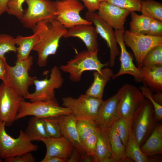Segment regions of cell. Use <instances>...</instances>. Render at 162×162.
I'll return each instance as SVG.
<instances>
[{"label": "cell", "mask_w": 162, "mask_h": 162, "mask_svg": "<svg viewBox=\"0 0 162 162\" xmlns=\"http://www.w3.org/2000/svg\"><path fill=\"white\" fill-rule=\"evenodd\" d=\"M67 31V28L55 19L42 21L40 39L32 50L38 53L37 64L39 67L46 66L49 56L56 54L60 39Z\"/></svg>", "instance_id": "cell-1"}, {"label": "cell", "mask_w": 162, "mask_h": 162, "mask_svg": "<svg viewBox=\"0 0 162 162\" xmlns=\"http://www.w3.org/2000/svg\"><path fill=\"white\" fill-rule=\"evenodd\" d=\"M98 51L91 52L87 50L81 51L59 68L61 71L69 74L71 81L79 82L84 72L91 70L100 72L109 64V63H102L99 60L98 57Z\"/></svg>", "instance_id": "cell-2"}, {"label": "cell", "mask_w": 162, "mask_h": 162, "mask_svg": "<svg viewBox=\"0 0 162 162\" xmlns=\"http://www.w3.org/2000/svg\"><path fill=\"white\" fill-rule=\"evenodd\" d=\"M33 59L29 56L23 60L17 59L14 66L6 63L7 84L13 89L24 99L29 93L28 88L34 84L35 76H30L28 74L33 64Z\"/></svg>", "instance_id": "cell-3"}, {"label": "cell", "mask_w": 162, "mask_h": 162, "mask_svg": "<svg viewBox=\"0 0 162 162\" xmlns=\"http://www.w3.org/2000/svg\"><path fill=\"white\" fill-rule=\"evenodd\" d=\"M5 123L0 122V158L5 159L36 151L38 146L32 142L24 131L21 130L16 138L12 137L6 132Z\"/></svg>", "instance_id": "cell-4"}, {"label": "cell", "mask_w": 162, "mask_h": 162, "mask_svg": "<svg viewBox=\"0 0 162 162\" xmlns=\"http://www.w3.org/2000/svg\"><path fill=\"white\" fill-rule=\"evenodd\" d=\"M72 113L68 109L60 106L56 98L46 101L34 102L21 101L16 120L27 116L41 118L57 117Z\"/></svg>", "instance_id": "cell-5"}, {"label": "cell", "mask_w": 162, "mask_h": 162, "mask_svg": "<svg viewBox=\"0 0 162 162\" xmlns=\"http://www.w3.org/2000/svg\"><path fill=\"white\" fill-rule=\"evenodd\" d=\"M63 107L69 109L77 120L91 121L96 122L98 110L103 100L81 95L78 98L70 96L62 98Z\"/></svg>", "instance_id": "cell-6"}, {"label": "cell", "mask_w": 162, "mask_h": 162, "mask_svg": "<svg viewBox=\"0 0 162 162\" xmlns=\"http://www.w3.org/2000/svg\"><path fill=\"white\" fill-rule=\"evenodd\" d=\"M150 101L145 99L133 119L132 130L140 147L158 123Z\"/></svg>", "instance_id": "cell-7"}, {"label": "cell", "mask_w": 162, "mask_h": 162, "mask_svg": "<svg viewBox=\"0 0 162 162\" xmlns=\"http://www.w3.org/2000/svg\"><path fill=\"white\" fill-rule=\"evenodd\" d=\"M27 8L20 20L25 28L32 29L39 22L55 19V2L50 0H26Z\"/></svg>", "instance_id": "cell-8"}, {"label": "cell", "mask_w": 162, "mask_h": 162, "mask_svg": "<svg viewBox=\"0 0 162 162\" xmlns=\"http://www.w3.org/2000/svg\"><path fill=\"white\" fill-rule=\"evenodd\" d=\"M64 79L59 67L54 66L51 69L50 77L46 76L42 80L36 79L34 84V92L29 93L25 99L32 102L46 101L55 98V90L61 88Z\"/></svg>", "instance_id": "cell-9"}, {"label": "cell", "mask_w": 162, "mask_h": 162, "mask_svg": "<svg viewBox=\"0 0 162 162\" xmlns=\"http://www.w3.org/2000/svg\"><path fill=\"white\" fill-rule=\"evenodd\" d=\"M118 90L119 94L117 106L118 116L119 118L133 119L145 97L133 85L125 84Z\"/></svg>", "instance_id": "cell-10"}, {"label": "cell", "mask_w": 162, "mask_h": 162, "mask_svg": "<svg viewBox=\"0 0 162 162\" xmlns=\"http://www.w3.org/2000/svg\"><path fill=\"white\" fill-rule=\"evenodd\" d=\"M123 40L125 45L132 51L138 67L142 65L144 58L152 49L162 44V37L132 32L130 30H124Z\"/></svg>", "instance_id": "cell-11"}, {"label": "cell", "mask_w": 162, "mask_h": 162, "mask_svg": "<svg viewBox=\"0 0 162 162\" xmlns=\"http://www.w3.org/2000/svg\"><path fill=\"white\" fill-rule=\"evenodd\" d=\"M55 2V19L66 28H70L80 24H92L80 15L84 7L78 0H56Z\"/></svg>", "instance_id": "cell-12"}, {"label": "cell", "mask_w": 162, "mask_h": 162, "mask_svg": "<svg viewBox=\"0 0 162 162\" xmlns=\"http://www.w3.org/2000/svg\"><path fill=\"white\" fill-rule=\"evenodd\" d=\"M24 98L15 90L3 82L0 85V122L6 126L12 125L16 118L21 101Z\"/></svg>", "instance_id": "cell-13"}, {"label": "cell", "mask_w": 162, "mask_h": 162, "mask_svg": "<svg viewBox=\"0 0 162 162\" xmlns=\"http://www.w3.org/2000/svg\"><path fill=\"white\" fill-rule=\"evenodd\" d=\"M85 19L95 26L98 34L106 41L110 49L109 64L113 67L116 57L120 53L118 43L113 28L99 16L98 13L88 11L85 14Z\"/></svg>", "instance_id": "cell-14"}, {"label": "cell", "mask_w": 162, "mask_h": 162, "mask_svg": "<svg viewBox=\"0 0 162 162\" xmlns=\"http://www.w3.org/2000/svg\"><path fill=\"white\" fill-rule=\"evenodd\" d=\"M124 30V28L116 30L114 32L117 43L120 48L121 67L118 72L115 74H114L112 78L115 80L119 76L129 74L132 76L136 82H141V79L139 69L134 64L133 58L127 50L123 40Z\"/></svg>", "instance_id": "cell-15"}, {"label": "cell", "mask_w": 162, "mask_h": 162, "mask_svg": "<svg viewBox=\"0 0 162 162\" xmlns=\"http://www.w3.org/2000/svg\"><path fill=\"white\" fill-rule=\"evenodd\" d=\"M98 10L101 18L115 30L124 28L126 18L130 13L106 1L100 2Z\"/></svg>", "instance_id": "cell-16"}, {"label": "cell", "mask_w": 162, "mask_h": 162, "mask_svg": "<svg viewBox=\"0 0 162 162\" xmlns=\"http://www.w3.org/2000/svg\"><path fill=\"white\" fill-rule=\"evenodd\" d=\"M119 92L105 100H103L99 108L96 123L97 126L106 129L119 117L117 112V106Z\"/></svg>", "instance_id": "cell-17"}, {"label": "cell", "mask_w": 162, "mask_h": 162, "mask_svg": "<svg viewBox=\"0 0 162 162\" xmlns=\"http://www.w3.org/2000/svg\"><path fill=\"white\" fill-rule=\"evenodd\" d=\"M98 34L94 27L91 24L78 25L69 28L64 37H76L84 43L87 50L91 52L99 50Z\"/></svg>", "instance_id": "cell-18"}, {"label": "cell", "mask_w": 162, "mask_h": 162, "mask_svg": "<svg viewBox=\"0 0 162 162\" xmlns=\"http://www.w3.org/2000/svg\"><path fill=\"white\" fill-rule=\"evenodd\" d=\"M62 136L76 148L81 154H85L82 146L77 127V119L73 114L56 117Z\"/></svg>", "instance_id": "cell-19"}, {"label": "cell", "mask_w": 162, "mask_h": 162, "mask_svg": "<svg viewBox=\"0 0 162 162\" xmlns=\"http://www.w3.org/2000/svg\"><path fill=\"white\" fill-rule=\"evenodd\" d=\"M38 140L43 142L46 146L45 157H56L67 160L74 147L62 136L56 138H41Z\"/></svg>", "instance_id": "cell-20"}, {"label": "cell", "mask_w": 162, "mask_h": 162, "mask_svg": "<svg viewBox=\"0 0 162 162\" xmlns=\"http://www.w3.org/2000/svg\"><path fill=\"white\" fill-rule=\"evenodd\" d=\"M42 21L38 22L32 29L34 34L28 36L18 35L15 38L16 48L17 59L23 60L27 58L32 50L40 40L41 35Z\"/></svg>", "instance_id": "cell-21"}, {"label": "cell", "mask_w": 162, "mask_h": 162, "mask_svg": "<svg viewBox=\"0 0 162 162\" xmlns=\"http://www.w3.org/2000/svg\"><path fill=\"white\" fill-rule=\"evenodd\" d=\"M141 82L144 86L156 92L162 90V65L138 67Z\"/></svg>", "instance_id": "cell-22"}, {"label": "cell", "mask_w": 162, "mask_h": 162, "mask_svg": "<svg viewBox=\"0 0 162 162\" xmlns=\"http://www.w3.org/2000/svg\"><path fill=\"white\" fill-rule=\"evenodd\" d=\"M94 162H117L112 154L106 129L97 126Z\"/></svg>", "instance_id": "cell-23"}, {"label": "cell", "mask_w": 162, "mask_h": 162, "mask_svg": "<svg viewBox=\"0 0 162 162\" xmlns=\"http://www.w3.org/2000/svg\"><path fill=\"white\" fill-rule=\"evenodd\" d=\"M113 75L112 70L108 68H103L100 72L94 71L93 73V82L86 91L85 94L92 97L102 99L106 85Z\"/></svg>", "instance_id": "cell-24"}, {"label": "cell", "mask_w": 162, "mask_h": 162, "mask_svg": "<svg viewBox=\"0 0 162 162\" xmlns=\"http://www.w3.org/2000/svg\"><path fill=\"white\" fill-rule=\"evenodd\" d=\"M142 152L149 156L162 153V124L158 123L145 142L140 147Z\"/></svg>", "instance_id": "cell-25"}, {"label": "cell", "mask_w": 162, "mask_h": 162, "mask_svg": "<svg viewBox=\"0 0 162 162\" xmlns=\"http://www.w3.org/2000/svg\"><path fill=\"white\" fill-rule=\"evenodd\" d=\"M140 147L131 129L128 142L125 146L126 157L130 160L135 162H154L160 160L145 154L142 152Z\"/></svg>", "instance_id": "cell-26"}, {"label": "cell", "mask_w": 162, "mask_h": 162, "mask_svg": "<svg viewBox=\"0 0 162 162\" xmlns=\"http://www.w3.org/2000/svg\"><path fill=\"white\" fill-rule=\"evenodd\" d=\"M106 130L112 152L117 162L130 160L126 157L125 146L117 132L114 123Z\"/></svg>", "instance_id": "cell-27"}, {"label": "cell", "mask_w": 162, "mask_h": 162, "mask_svg": "<svg viewBox=\"0 0 162 162\" xmlns=\"http://www.w3.org/2000/svg\"><path fill=\"white\" fill-rule=\"evenodd\" d=\"M24 132L32 141L38 140L41 138L49 137L43 118L34 116L29 121Z\"/></svg>", "instance_id": "cell-28"}, {"label": "cell", "mask_w": 162, "mask_h": 162, "mask_svg": "<svg viewBox=\"0 0 162 162\" xmlns=\"http://www.w3.org/2000/svg\"><path fill=\"white\" fill-rule=\"evenodd\" d=\"M140 12L145 16L162 21V4L160 2L143 0Z\"/></svg>", "instance_id": "cell-29"}, {"label": "cell", "mask_w": 162, "mask_h": 162, "mask_svg": "<svg viewBox=\"0 0 162 162\" xmlns=\"http://www.w3.org/2000/svg\"><path fill=\"white\" fill-rule=\"evenodd\" d=\"M131 20L130 23V31L146 34L152 19L142 14L139 15L135 12H130Z\"/></svg>", "instance_id": "cell-30"}, {"label": "cell", "mask_w": 162, "mask_h": 162, "mask_svg": "<svg viewBox=\"0 0 162 162\" xmlns=\"http://www.w3.org/2000/svg\"><path fill=\"white\" fill-rule=\"evenodd\" d=\"M133 119L119 118L114 123L117 132L125 146L132 129Z\"/></svg>", "instance_id": "cell-31"}, {"label": "cell", "mask_w": 162, "mask_h": 162, "mask_svg": "<svg viewBox=\"0 0 162 162\" xmlns=\"http://www.w3.org/2000/svg\"><path fill=\"white\" fill-rule=\"evenodd\" d=\"M77 127L80 138L83 142L97 130L96 122L91 121L77 120Z\"/></svg>", "instance_id": "cell-32"}, {"label": "cell", "mask_w": 162, "mask_h": 162, "mask_svg": "<svg viewBox=\"0 0 162 162\" xmlns=\"http://www.w3.org/2000/svg\"><path fill=\"white\" fill-rule=\"evenodd\" d=\"M147 66L162 65V44L152 49L144 58L142 65Z\"/></svg>", "instance_id": "cell-33"}, {"label": "cell", "mask_w": 162, "mask_h": 162, "mask_svg": "<svg viewBox=\"0 0 162 162\" xmlns=\"http://www.w3.org/2000/svg\"><path fill=\"white\" fill-rule=\"evenodd\" d=\"M15 38L6 34H0V58L6 60L5 54L10 52L16 53V48Z\"/></svg>", "instance_id": "cell-34"}, {"label": "cell", "mask_w": 162, "mask_h": 162, "mask_svg": "<svg viewBox=\"0 0 162 162\" xmlns=\"http://www.w3.org/2000/svg\"><path fill=\"white\" fill-rule=\"evenodd\" d=\"M143 0H107L106 1L130 12L140 11Z\"/></svg>", "instance_id": "cell-35"}, {"label": "cell", "mask_w": 162, "mask_h": 162, "mask_svg": "<svg viewBox=\"0 0 162 162\" xmlns=\"http://www.w3.org/2000/svg\"><path fill=\"white\" fill-rule=\"evenodd\" d=\"M43 119L49 137L56 138L62 136L56 117H48Z\"/></svg>", "instance_id": "cell-36"}, {"label": "cell", "mask_w": 162, "mask_h": 162, "mask_svg": "<svg viewBox=\"0 0 162 162\" xmlns=\"http://www.w3.org/2000/svg\"><path fill=\"white\" fill-rule=\"evenodd\" d=\"M26 0H10L8 3L6 12L10 15L20 20L24 12L22 5Z\"/></svg>", "instance_id": "cell-37"}, {"label": "cell", "mask_w": 162, "mask_h": 162, "mask_svg": "<svg viewBox=\"0 0 162 162\" xmlns=\"http://www.w3.org/2000/svg\"><path fill=\"white\" fill-rule=\"evenodd\" d=\"M97 141L96 130L82 143V148L84 153L87 155L92 156L94 162L96 156Z\"/></svg>", "instance_id": "cell-38"}, {"label": "cell", "mask_w": 162, "mask_h": 162, "mask_svg": "<svg viewBox=\"0 0 162 162\" xmlns=\"http://www.w3.org/2000/svg\"><path fill=\"white\" fill-rule=\"evenodd\" d=\"M141 92L144 97L151 103L153 107L155 116L158 121L162 119V106L157 103L152 97V90L148 87L144 85L140 88Z\"/></svg>", "instance_id": "cell-39"}, {"label": "cell", "mask_w": 162, "mask_h": 162, "mask_svg": "<svg viewBox=\"0 0 162 162\" xmlns=\"http://www.w3.org/2000/svg\"><path fill=\"white\" fill-rule=\"evenodd\" d=\"M146 34L154 36L162 37V21L152 19Z\"/></svg>", "instance_id": "cell-40"}, {"label": "cell", "mask_w": 162, "mask_h": 162, "mask_svg": "<svg viewBox=\"0 0 162 162\" xmlns=\"http://www.w3.org/2000/svg\"><path fill=\"white\" fill-rule=\"evenodd\" d=\"M4 161L5 162H34L36 159L31 152H28L20 155L4 159Z\"/></svg>", "instance_id": "cell-41"}, {"label": "cell", "mask_w": 162, "mask_h": 162, "mask_svg": "<svg viewBox=\"0 0 162 162\" xmlns=\"http://www.w3.org/2000/svg\"><path fill=\"white\" fill-rule=\"evenodd\" d=\"M81 0L83 2L85 6L88 9V11L94 12L98 10L100 3L98 0Z\"/></svg>", "instance_id": "cell-42"}, {"label": "cell", "mask_w": 162, "mask_h": 162, "mask_svg": "<svg viewBox=\"0 0 162 162\" xmlns=\"http://www.w3.org/2000/svg\"><path fill=\"white\" fill-rule=\"evenodd\" d=\"M6 60L0 58V80L6 84L7 83Z\"/></svg>", "instance_id": "cell-43"}, {"label": "cell", "mask_w": 162, "mask_h": 162, "mask_svg": "<svg viewBox=\"0 0 162 162\" xmlns=\"http://www.w3.org/2000/svg\"><path fill=\"white\" fill-rule=\"evenodd\" d=\"M81 154L80 151L76 148L74 147L70 156L67 159V162H80Z\"/></svg>", "instance_id": "cell-44"}, {"label": "cell", "mask_w": 162, "mask_h": 162, "mask_svg": "<svg viewBox=\"0 0 162 162\" xmlns=\"http://www.w3.org/2000/svg\"><path fill=\"white\" fill-rule=\"evenodd\" d=\"M40 162H66L65 159L56 157H45Z\"/></svg>", "instance_id": "cell-45"}, {"label": "cell", "mask_w": 162, "mask_h": 162, "mask_svg": "<svg viewBox=\"0 0 162 162\" xmlns=\"http://www.w3.org/2000/svg\"><path fill=\"white\" fill-rule=\"evenodd\" d=\"M10 0H0V16L6 12L7 5Z\"/></svg>", "instance_id": "cell-46"}, {"label": "cell", "mask_w": 162, "mask_h": 162, "mask_svg": "<svg viewBox=\"0 0 162 162\" xmlns=\"http://www.w3.org/2000/svg\"><path fill=\"white\" fill-rule=\"evenodd\" d=\"M154 100L158 104L161 105L162 104V94L161 92H156L152 95Z\"/></svg>", "instance_id": "cell-47"}, {"label": "cell", "mask_w": 162, "mask_h": 162, "mask_svg": "<svg viewBox=\"0 0 162 162\" xmlns=\"http://www.w3.org/2000/svg\"><path fill=\"white\" fill-rule=\"evenodd\" d=\"M80 162H94L93 158L85 154H81Z\"/></svg>", "instance_id": "cell-48"}, {"label": "cell", "mask_w": 162, "mask_h": 162, "mask_svg": "<svg viewBox=\"0 0 162 162\" xmlns=\"http://www.w3.org/2000/svg\"><path fill=\"white\" fill-rule=\"evenodd\" d=\"M98 0L100 2H103L106 1L107 0Z\"/></svg>", "instance_id": "cell-49"}, {"label": "cell", "mask_w": 162, "mask_h": 162, "mask_svg": "<svg viewBox=\"0 0 162 162\" xmlns=\"http://www.w3.org/2000/svg\"><path fill=\"white\" fill-rule=\"evenodd\" d=\"M2 160L0 158V162H1L2 161Z\"/></svg>", "instance_id": "cell-50"}]
</instances>
